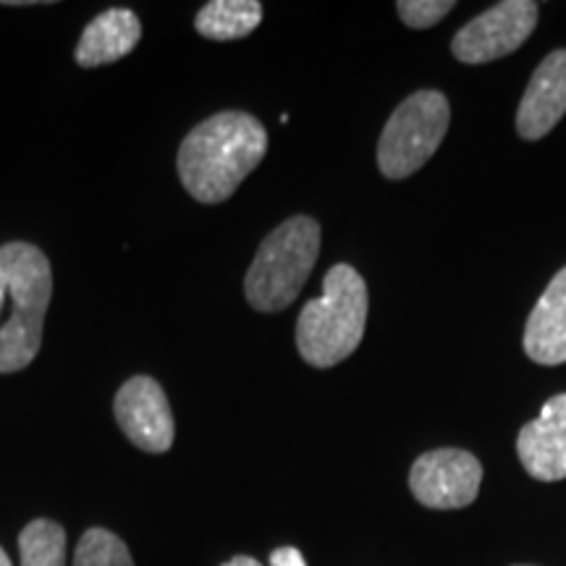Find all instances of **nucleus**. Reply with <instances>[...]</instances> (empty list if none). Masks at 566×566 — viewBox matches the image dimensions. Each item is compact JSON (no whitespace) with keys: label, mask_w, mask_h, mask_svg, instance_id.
I'll list each match as a JSON object with an SVG mask.
<instances>
[{"label":"nucleus","mask_w":566,"mask_h":566,"mask_svg":"<svg viewBox=\"0 0 566 566\" xmlns=\"http://www.w3.org/2000/svg\"><path fill=\"white\" fill-rule=\"evenodd\" d=\"M268 153V132L242 111H223L205 118L179 147V179L197 202L218 205L237 192Z\"/></svg>","instance_id":"nucleus-1"},{"label":"nucleus","mask_w":566,"mask_h":566,"mask_svg":"<svg viewBox=\"0 0 566 566\" xmlns=\"http://www.w3.org/2000/svg\"><path fill=\"white\" fill-rule=\"evenodd\" d=\"M0 279L6 283L9 317L0 323V375L32 365L42 346V325L53 300V268L30 242L0 247Z\"/></svg>","instance_id":"nucleus-2"},{"label":"nucleus","mask_w":566,"mask_h":566,"mask_svg":"<svg viewBox=\"0 0 566 566\" xmlns=\"http://www.w3.org/2000/svg\"><path fill=\"white\" fill-rule=\"evenodd\" d=\"M367 283L352 265L338 263L325 273L323 294L302 307L296 321V349L313 367L344 363L363 344L367 325Z\"/></svg>","instance_id":"nucleus-3"},{"label":"nucleus","mask_w":566,"mask_h":566,"mask_svg":"<svg viewBox=\"0 0 566 566\" xmlns=\"http://www.w3.org/2000/svg\"><path fill=\"white\" fill-rule=\"evenodd\" d=\"M321 254V226L294 216L273 229L254 254L244 279V296L258 313H281L300 296Z\"/></svg>","instance_id":"nucleus-4"},{"label":"nucleus","mask_w":566,"mask_h":566,"mask_svg":"<svg viewBox=\"0 0 566 566\" xmlns=\"http://www.w3.org/2000/svg\"><path fill=\"white\" fill-rule=\"evenodd\" d=\"M451 108L438 90L409 95L388 118L378 142V168L386 179H407L433 158L449 132Z\"/></svg>","instance_id":"nucleus-5"},{"label":"nucleus","mask_w":566,"mask_h":566,"mask_svg":"<svg viewBox=\"0 0 566 566\" xmlns=\"http://www.w3.org/2000/svg\"><path fill=\"white\" fill-rule=\"evenodd\" d=\"M537 17H541V6L533 0H504L495 3L467 21L451 40V53L457 61L480 66V63H491L514 53L516 48L525 45V40L535 32Z\"/></svg>","instance_id":"nucleus-6"},{"label":"nucleus","mask_w":566,"mask_h":566,"mask_svg":"<svg viewBox=\"0 0 566 566\" xmlns=\"http://www.w3.org/2000/svg\"><path fill=\"white\" fill-rule=\"evenodd\" d=\"M483 464L462 449H436L422 454L409 470V491L422 506L449 512L464 509L478 499Z\"/></svg>","instance_id":"nucleus-7"},{"label":"nucleus","mask_w":566,"mask_h":566,"mask_svg":"<svg viewBox=\"0 0 566 566\" xmlns=\"http://www.w3.org/2000/svg\"><path fill=\"white\" fill-rule=\"evenodd\" d=\"M113 412L124 436L147 454H166L174 446L171 407L163 386L150 375H134L126 380L113 401Z\"/></svg>","instance_id":"nucleus-8"},{"label":"nucleus","mask_w":566,"mask_h":566,"mask_svg":"<svg viewBox=\"0 0 566 566\" xmlns=\"http://www.w3.org/2000/svg\"><path fill=\"white\" fill-rule=\"evenodd\" d=\"M516 454L530 478L541 483L566 480V394H556L541 415L516 436Z\"/></svg>","instance_id":"nucleus-9"},{"label":"nucleus","mask_w":566,"mask_h":566,"mask_svg":"<svg viewBox=\"0 0 566 566\" xmlns=\"http://www.w3.org/2000/svg\"><path fill=\"white\" fill-rule=\"evenodd\" d=\"M566 113V51H554L541 61L516 111L522 139H543Z\"/></svg>","instance_id":"nucleus-10"},{"label":"nucleus","mask_w":566,"mask_h":566,"mask_svg":"<svg viewBox=\"0 0 566 566\" xmlns=\"http://www.w3.org/2000/svg\"><path fill=\"white\" fill-rule=\"evenodd\" d=\"M522 344L537 365L556 367L566 363V268L554 275L530 313Z\"/></svg>","instance_id":"nucleus-11"},{"label":"nucleus","mask_w":566,"mask_h":566,"mask_svg":"<svg viewBox=\"0 0 566 566\" xmlns=\"http://www.w3.org/2000/svg\"><path fill=\"white\" fill-rule=\"evenodd\" d=\"M142 40V21L129 9L103 11L87 24L76 45V63L82 69L108 66L129 55Z\"/></svg>","instance_id":"nucleus-12"},{"label":"nucleus","mask_w":566,"mask_h":566,"mask_svg":"<svg viewBox=\"0 0 566 566\" xmlns=\"http://www.w3.org/2000/svg\"><path fill=\"white\" fill-rule=\"evenodd\" d=\"M263 21V6L258 0H210L195 17V30L216 42L242 40Z\"/></svg>","instance_id":"nucleus-13"},{"label":"nucleus","mask_w":566,"mask_h":566,"mask_svg":"<svg viewBox=\"0 0 566 566\" xmlns=\"http://www.w3.org/2000/svg\"><path fill=\"white\" fill-rule=\"evenodd\" d=\"M21 566H66V530L53 520H32L19 535Z\"/></svg>","instance_id":"nucleus-14"},{"label":"nucleus","mask_w":566,"mask_h":566,"mask_svg":"<svg viewBox=\"0 0 566 566\" xmlns=\"http://www.w3.org/2000/svg\"><path fill=\"white\" fill-rule=\"evenodd\" d=\"M74 566H134L129 546L116 533L92 527L82 535L74 554Z\"/></svg>","instance_id":"nucleus-15"},{"label":"nucleus","mask_w":566,"mask_h":566,"mask_svg":"<svg viewBox=\"0 0 566 566\" xmlns=\"http://www.w3.org/2000/svg\"><path fill=\"white\" fill-rule=\"evenodd\" d=\"M454 6V0H401V3H396V11H399V19L412 30H430L443 17H449Z\"/></svg>","instance_id":"nucleus-16"},{"label":"nucleus","mask_w":566,"mask_h":566,"mask_svg":"<svg viewBox=\"0 0 566 566\" xmlns=\"http://www.w3.org/2000/svg\"><path fill=\"white\" fill-rule=\"evenodd\" d=\"M271 566H307V562H304L300 548L283 546V548H275L271 554Z\"/></svg>","instance_id":"nucleus-17"},{"label":"nucleus","mask_w":566,"mask_h":566,"mask_svg":"<svg viewBox=\"0 0 566 566\" xmlns=\"http://www.w3.org/2000/svg\"><path fill=\"white\" fill-rule=\"evenodd\" d=\"M221 566H263V564H260L258 558H252V556H233V558H229V562L221 564Z\"/></svg>","instance_id":"nucleus-18"},{"label":"nucleus","mask_w":566,"mask_h":566,"mask_svg":"<svg viewBox=\"0 0 566 566\" xmlns=\"http://www.w3.org/2000/svg\"><path fill=\"white\" fill-rule=\"evenodd\" d=\"M0 566H13V564H11V558H9V554H6L3 548H0Z\"/></svg>","instance_id":"nucleus-19"},{"label":"nucleus","mask_w":566,"mask_h":566,"mask_svg":"<svg viewBox=\"0 0 566 566\" xmlns=\"http://www.w3.org/2000/svg\"><path fill=\"white\" fill-rule=\"evenodd\" d=\"M514 566H533V564H514Z\"/></svg>","instance_id":"nucleus-20"}]
</instances>
